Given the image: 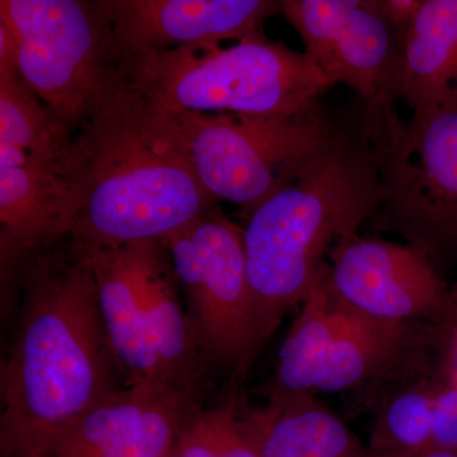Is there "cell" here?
<instances>
[{
	"instance_id": "obj_1",
	"label": "cell",
	"mask_w": 457,
	"mask_h": 457,
	"mask_svg": "<svg viewBox=\"0 0 457 457\" xmlns=\"http://www.w3.org/2000/svg\"><path fill=\"white\" fill-rule=\"evenodd\" d=\"M2 275L20 281L21 303L0 370V456L49 457L125 378L99 314L92 266L71 237L21 255Z\"/></svg>"
},
{
	"instance_id": "obj_2",
	"label": "cell",
	"mask_w": 457,
	"mask_h": 457,
	"mask_svg": "<svg viewBox=\"0 0 457 457\" xmlns=\"http://www.w3.org/2000/svg\"><path fill=\"white\" fill-rule=\"evenodd\" d=\"M62 173L69 237L78 245L163 240L219 204L198 179L173 114L132 86L73 132Z\"/></svg>"
},
{
	"instance_id": "obj_3",
	"label": "cell",
	"mask_w": 457,
	"mask_h": 457,
	"mask_svg": "<svg viewBox=\"0 0 457 457\" xmlns=\"http://www.w3.org/2000/svg\"><path fill=\"white\" fill-rule=\"evenodd\" d=\"M380 111L362 104L359 119L345 123L314 164L246 219L254 359L327 272L326 258L374 216L381 198Z\"/></svg>"
},
{
	"instance_id": "obj_4",
	"label": "cell",
	"mask_w": 457,
	"mask_h": 457,
	"mask_svg": "<svg viewBox=\"0 0 457 457\" xmlns=\"http://www.w3.org/2000/svg\"><path fill=\"white\" fill-rule=\"evenodd\" d=\"M131 86L167 112L290 114L333 86L305 53L254 33L130 59Z\"/></svg>"
},
{
	"instance_id": "obj_5",
	"label": "cell",
	"mask_w": 457,
	"mask_h": 457,
	"mask_svg": "<svg viewBox=\"0 0 457 457\" xmlns=\"http://www.w3.org/2000/svg\"><path fill=\"white\" fill-rule=\"evenodd\" d=\"M18 38V71L71 132L131 86L130 60L106 0H2Z\"/></svg>"
},
{
	"instance_id": "obj_6",
	"label": "cell",
	"mask_w": 457,
	"mask_h": 457,
	"mask_svg": "<svg viewBox=\"0 0 457 457\" xmlns=\"http://www.w3.org/2000/svg\"><path fill=\"white\" fill-rule=\"evenodd\" d=\"M170 113L204 187L246 219L314 164L345 126L321 99L290 114Z\"/></svg>"
},
{
	"instance_id": "obj_7",
	"label": "cell",
	"mask_w": 457,
	"mask_h": 457,
	"mask_svg": "<svg viewBox=\"0 0 457 457\" xmlns=\"http://www.w3.org/2000/svg\"><path fill=\"white\" fill-rule=\"evenodd\" d=\"M381 198L370 224L392 231L433 262L457 240V111L402 120L381 106Z\"/></svg>"
},
{
	"instance_id": "obj_8",
	"label": "cell",
	"mask_w": 457,
	"mask_h": 457,
	"mask_svg": "<svg viewBox=\"0 0 457 457\" xmlns=\"http://www.w3.org/2000/svg\"><path fill=\"white\" fill-rule=\"evenodd\" d=\"M204 365L245 378L253 363V319L245 228L220 207L164 237Z\"/></svg>"
},
{
	"instance_id": "obj_9",
	"label": "cell",
	"mask_w": 457,
	"mask_h": 457,
	"mask_svg": "<svg viewBox=\"0 0 457 457\" xmlns=\"http://www.w3.org/2000/svg\"><path fill=\"white\" fill-rule=\"evenodd\" d=\"M281 13L333 87L356 90L366 106L395 104L402 50L375 0H282Z\"/></svg>"
},
{
	"instance_id": "obj_10",
	"label": "cell",
	"mask_w": 457,
	"mask_h": 457,
	"mask_svg": "<svg viewBox=\"0 0 457 457\" xmlns=\"http://www.w3.org/2000/svg\"><path fill=\"white\" fill-rule=\"evenodd\" d=\"M329 258L330 286L356 311L411 323L431 317L440 305L441 282L433 262L405 243L357 236Z\"/></svg>"
},
{
	"instance_id": "obj_11",
	"label": "cell",
	"mask_w": 457,
	"mask_h": 457,
	"mask_svg": "<svg viewBox=\"0 0 457 457\" xmlns=\"http://www.w3.org/2000/svg\"><path fill=\"white\" fill-rule=\"evenodd\" d=\"M114 35L128 59L240 41L262 32L282 0H106Z\"/></svg>"
},
{
	"instance_id": "obj_12",
	"label": "cell",
	"mask_w": 457,
	"mask_h": 457,
	"mask_svg": "<svg viewBox=\"0 0 457 457\" xmlns=\"http://www.w3.org/2000/svg\"><path fill=\"white\" fill-rule=\"evenodd\" d=\"M197 407L192 394L126 385L77 420L49 457H168Z\"/></svg>"
},
{
	"instance_id": "obj_13",
	"label": "cell",
	"mask_w": 457,
	"mask_h": 457,
	"mask_svg": "<svg viewBox=\"0 0 457 457\" xmlns=\"http://www.w3.org/2000/svg\"><path fill=\"white\" fill-rule=\"evenodd\" d=\"M78 246L92 266L99 314L126 385L164 387L147 343L140 242Z\"/></svg>"
},
{
	"instance_id": "obj_14",
	"label": "cell",
	"mask_w": 457,
	"mask_h": 457,
	"mask_svg": "<svg viewBox=\"0 0 457 457\" xmlns=\"http://www.w3.org/2000/svg\"><path fill=\"white\" fill-rule=\"evenodd\" d=\"M147 343L161 384L197 396L204 363L167 246L140 242Z\"/></svg>"
},
{
	"instance_id": "obj_15",
	"label": "cell",
	"mask_w": 457,
	"mask_h": 457,
	"mask_svg": "<svg viewBox=\"0 0 457 457\" xmlns=\"http://www.w3.org/2000/svg\"><path fill=\"white\" fill-rule=\"evenodd\" d=\"M399 98L413 113L457 111V0H423L403 42Z\"/></svg>"
},
{
	"instance_id": "obj_16",
	"label": "cell",
	"mask_w": 457,
	"mask_h": 457,
	"mask_svg": "<svg viewBox=\"0 0 457 457\" xmlns=\"http://www.w3.org/2000/svg\"><path fill=\"white\" fill-rule=\"evenodd\" d=\"M254 413L262 457H390L363 444L312 392L272 393Z\"/></svg>"
},
{
	"instance_id": "obj_17",
	"label": "cell",
	"mask_w": 457,
	"mask_h": 457,
	"mask_svg": "<svg viewBox=\"0 0 457 457\" xmlns=\"http://www.w3.org/2000/svg\"><path fill=\"white\" fill-rule=\"evenodd\" d=\"M411 323L372 317L352 308L319 368L315 389L338 393L398 368L414 342Z\"/></svg>"
},
{
	"instance_id": "obj_18",
	"label": "cell",
	"mask_w": 457,
	"mask_h": 457,
	"mask_svg": "<svg viewBox=\"0 0 457 457\" xmlns=\"http://www.w3.org/2000/svg\"><path fill=\"white\" fill-rule=\"evenodd\" d=\"M328 270L303 300L285 338L272 393L312 392L321 361L347 320L351 306L333 290Z\"/></svg>"
},
{
	"instance_id": "obj_19",
	"label": "cell",
	"mask_w": 457,
	"mask_h": 457,
	"mask_svg": "<svg viewBox=\"0 0 457 457\" xmlns=\"http://www.w3.org/2000/svg\"><path fill=\"white\" fill-rule=\"evenodd\" d=\"M71 135L20 71H0L3 154L18 163L49 165L62 170Z\"/></svg>"
},
{
	"instance_id": "obj_20",
	"label": "cell",
	"mask_w": 457,
	"mask_h": 457,
	"mask_svg": "<svg viewBox=\"0 0 457 457\" xmlns=\"http://www.w3.org/2000/svg\"><path fill=\"white\" fill-rule=\"evenodd\" d=\"M433 394L403 387L384 403L370 446L390 457H413L431 450Z\"/></svg>"
},
{
	"instance_id": "obj_21",
	"label": "cell",
	"mask_w": 457,
	"mask_h": 457,
	"mask_svg": "<svg viewBox=\"0 0 457 457\" xmlns=\"http://www.w3.org/2000/svg\"><path fill=\"white\" fill-rule=\"evenodd\" d=\"M212 411L220 457H262L260 428L254 411L239 416L228 407Z\"/></svg>"
},
{
	"instance_id": "obj_22",
	"label": "cell",
	"mask_w": 457,
	"mask_h": 457,
	"mask_svg": "<svg viewBox=\"0 0 457 457\" xmlns=\"http://www.w3.org/2000/svg\"><path fill=\"white\" fill-rule=\"evenodd\" d=\"M174 453L177 457H220L212 409L197 407L180 429Z\"/></svg>"
},
{
	"instance_id": "obj_23",
	"label": "cell",
	"mask_w": 457,
	"mask_h": 457,
	"mask_svg": "<svg viewBox=\"0 0 457 457\" xmlns=\"http://www.w3.org/2000/svg\"><path fill=\"white\" fill-rule=\"evenodd\" d=\"M431 450L457 451V387L433 394Z\"/></svg>"
},
{
	"instance_id": "obj_24",
	"label": "cell",
	"mask_w": 457,
	"mask_h": 457,
	"mask_svg": "<svg viewBox=\"0 0 457 457\" xmlns=\"http://www.w3.org/2000/svg\"><path fill=\"white\" fill-rule=\"evenodd\" d=\"M375 2L381 16L393 29L402 50L403 42L407 37L409 29L422 7L423 0H375Z\"/></svg>"
},
{
	"instance_id": "obj_25",
	"label": "cell",
	"mask_w": 457,
	"mask_h": 457,
	"mask_svg": "<svg viewBox=\"0 0 457 457\" xmlns=\"http://www.w3.org/2000/svg\"><path fill=\"white\" fill-rule=\"evenodd\" d=\"M413 457H457V451L429 450Z\"/></svg>"
},
{
	"instance_id": "obj_26",
	"label": "cell",
	"mask_w": 457,
	"mask_h": 457,
	"mask_svg": "<svg viewBox=\"0 0 457 457\" xmlns=\"http://www.w3.org/2000/svg\"><path fill=\"white\" fill-rule=\"evenodd\" d=\"M168 457H177V456H176V453H174V451H173V453H171L170 455L168 456Z\"/></svg>"
}]
</instances>
